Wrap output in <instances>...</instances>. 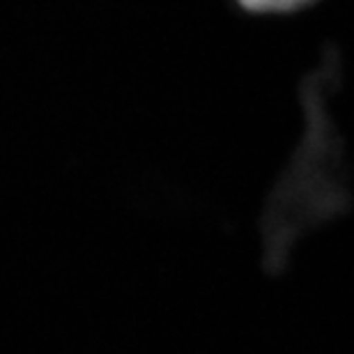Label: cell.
Wrapping results in <instances>:
<instances>
[{
	"label": "cell",
	"mask_w": 354,
	"mask_h": 354,
	"mask_svg": "<svg viewBox=\"0 0 354 354\" xmlns=\"http://www.w3.org/2000/svg\"><path fill=\"white\" fill-rule=\"evenodd\" d=\"M320 0H235V5L246 14L256 17H286V14L304 12Z\"/></svg>",
	"instance_id": "7a4b0ae2"
},
{
	"label": "cell",
	"mask_w": 354,
	"mask_h": 354,
	"mask_svg": "<svg viewBox=\"0 0 354 354\" xmlns=\"http://www.w3.org/2000/svg\"><path fill=\"white\" fill-rule=\"evenodd\" d=\"M338 81L341 62L334 51H329L320 67L301 83L304 133L288 171L269 198L263 221L269 269L283 267L290 246L304 230L334 218L350 205L343 140L329 109Z\"/></svg>",
	"instance_id": "6da1fadb"
}]
</instances>
